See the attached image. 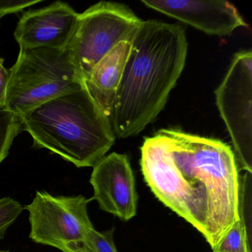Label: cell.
Wrapping results in <instances>:
<instances>
[{"instance_id": "10", "label": "cell", "mask_w": 252, "mask_h": 252, "mask_svg": "<svg viewBox=\"0 0 252 252\" xmlns=\"http://www.w3.org/2000/svg\"><path fill=\"white\" fill-rule=\"evenodd\" d=\"M147 8L175 19L212 36H228L247 27L234 5L227 1L141 0Z\"/></svg>"}, {"instance_id": "6", "label": "cell", "mask_w": 252, "mask_h": 252, "mask_svg": "<svg viewBox=\"0 0 252 252\" xmlns=\"http://www.w3.org/2000/svg\"><path fill=\"white\" fill-rule=\"evenodd\" d=\"M141 23L129 7L118 2H100L79 14L68 48L84 82L118 44L133 37Z\"/></svg>"}, {"instance_id": "2", "label": "cell", "mask_w": 252, "mask_h": 252, "mask_svg": "<svg viewBox=\"0 0 252 252\" xmlns=\"http://www.w3.org/2000/svg\"><path fill=\"white\" fill-rule=\"evenodd\" d=\"M187 51L184 28L142 21L132 38L110 116L116 138L135 136L156 120L184 70Z\"/></svg>"}, {"instance_id": "1", "label": "cell", "mask_w": 252, "mask_h": 252, "mask_svg": "<svg viewBox=\"0 0 252 252\" xmlns=\"http://www.w3.org/2000/svg\"><path fill=\"white\" fill-rule=\"evenodd\" d=\"M141 166L156 197L212 249L238 220V167L234 152L222 141L160 129L144 140Z\"/></svg>"}, {"instance_id": "9", "label": "cell", "mask_w": 252, "mask_h": 252, "mask_svg": "<svg viewBox=\"0 0 252 252\" xmlns=\"http://www.w3.org/2000/svg\"><path fill=\"white\" fill-rule=\"evenodd\" d=\"M79 15L68 4L60 1L30 10L19 20L14 37L22 48L66 49L76 32Z\"/></svg>"}, {"instance_id": "12", "label": "cell", "mask_w": 252, "mask_h": 252, "mask_svg": "<svg viewBox=\"0 0 252 252\" xmlns=\"http://www.w3.org/2000/svg\"><path fill=\"white\" fill-rule=\"evenodd\" d=\"M212 249L213 252H252V232L238 218Z\"/></svg>"}, {"instance_id": "8", "label": "cell", "mask_w": 252, "mask_h": 252, "mask_svg": "<svg viewBox=\"0 0 252 252\" xmlns=\"http://www.w3.org/2000/svg\"><path fill=\"white\" fill-rule=\"evenodd\" d=\"M90 183L101 210L128 221L135 216L138 196L126 155L113 153L94 166Z\"/></svg>"}, {"instance_id": "14", "label": "cell", "mask_w": 252, "mask_h": 252, "mask_svg": "<svg viewBox=\"0 0 252 252\" xmlns=\"http://www.w3.org/2000/svg\"><path fill=\"white\" fill-rule=\"evenodd\" d=\"M24 207L20 202L10 197L0 198V240L5 238V232L14 223Z\"/></svg>"}, {"instance_id": "18", "label": "cell", "mask_w": 252, "mask_h": 252, "mask_svg": "<svg viewBox=\"0 0 252 252\" xmlns=\"http://www.w3.org/2000/svg\"></svg>"}, {"instance_id": "3", "label": "cell", "mask_w": 252, "mask_h": 252, "mask_svg": "<svg viewBox=\"0 0 252 252\" xmlns=\"http://www.w3.org/2000/svg\"><path fill=\"white\" fill-rule=\"evenodd\" d=\"M33 147L47 149L76 167H94L114 144L110 119L85 85L38 106L20 117Z\"/></svg>"}, {"instance_id": "11", "label": "cell", "mask_w": 252, "mask_h": 252, "mask_svg": "<svg viewBox=\"0 0 252 252\" xmlns=\"http://www.w3.org/2000/svg\"><path fill=\"white\" fill-rule=\"evenodd\" d=\"M132 38L118 44L98 62L84 82L93 99L109 119L111 116L125 64L130 52Z\"/></svg>"}, {"instance_id": "15", "label": "cell", "mask_w": 252, "mask_h": 252, "mask_svg": "<svg viewBox=\"0 0 252 252\" xmlns=\"http://www.w3.org/2000/svg\"><path fill=\"white\" fill-rule=\"evenodd\" d=\"M115 228L98 231L92 228L88 233V245L91 252H118L115 246L113 233Z\"/></svg>"}, {"instance_id": "4", "label": "cell", "mask_w": 252, "mask_h": 252, "mask_svg": "<svg viewBox=\"0 0 252 252\" xmlns=\"http://www.w3.org/2000/svg\"><path fill=\"white\" fill-rule=\"evenodd\" d=\"M85 85L70 49L20 48L10 69L5 108L20 119L46 101Z\"/></svg>"}, {"instance_id": "13", "label": "cell", "mask_w": 252, "mask_h": 252, "mask_svg": "<svg viewBox=\"0 0 252 252\" xmlns=\"http://www.w3.org/2000/svg\"><path fill=\"white\" fill-rule=\"evenodd\" d=\"M21 130L19 118L12 112L0 107V164L8 156L14 138Z\"/></svg>"}, {"instance_id": "5", "label": "cell", "mask_w": 252, "mask_h": 252, "mask_svg": "<svg viewBox=\"0 0 252 252\" xmlns=\"http://www.w3.org/2000/svg\"><path fill=\"white\" fill-rule=\"evenodd\" d=\"M91 200L83 195L36 191L32 203L25 206L29 213V237L63 252H91L88 233L94 228L88 213Z\"/></svg>"}, {"instance_id": "17", "label": "cell", "mask_w": 252, "mask_h": 252, "mask_svg": "<svg viewBox=\"0 0 252 252\" xmlns=\"http://www.w3.org/2000/svg\"><path fill=\"white\" fill-rule=\"evenodd\" d=\"M4 60L0 58V107L5 108L7 88L10 79V70L4 67Z\"/></svg>"}, {"instance_id": "16", "label": "cell", "mask_w": 252, "mask_h": 252, "mask_svg": "<svg viewBox=\"0 0 252 252\" xmlns=\"http://www.w3.org/2000/svg\"><path fill=\"white\" fill-rule=\"evenodd\" d=\"M42 0H0V19L10 14H16Z\"/></svg>"}, {"instance_id": "7", "label": "cell", "mask_w": 252, "mask_h": 252, "mask_svg": "<svg viewBox=\"0 0 252 252\" xmlns=\"http://www.w3.org/2000/svg\"><path fill=\"white\" fill-rule=\"evenodd\" d=\"M216 104L240 169L252 172V52L237 53L216 91Z\"/></svg>"}]
</instances>
